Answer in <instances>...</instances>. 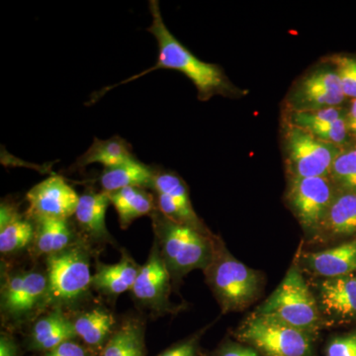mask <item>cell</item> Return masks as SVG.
I'll return each instance as SVG.
<instances>
[{
  "label": "cell",
  "mask_w": 356,
  "mask_h": 356,
  "mask_svg": "<svg viewBox=\"0 0 356 356\" xmlns=\"http://www.w3.org/2000/svg\"><path fill=\"white\" fill-rule=\"evenodd\" d=\"M149 8L153 16V22L147 31L151 33L158 42L159 58L158 62L154 67H149L140 74L125 79L116 86L103 88L102 91L96 93V96L90 99V103L99 99L107 91L112 88L126 84L147 76L149 72L158 70H175L182 72L195 86L198 91L199 99L205 102L214 95L229 96L235 95L236 88L229 83L228 77L224 74L219 65L209 64L199 60L193 55L186 47L180 43L172 32L166 27L165 21L161 16L159 1L151 0L149 1Z\"/></svg>",
  "instance_id": "cell-1"
},
{
  "label": "cell",
  "mask_w": 356,
  "mask_h": 356,
  "mask_svg": "<svg viewBox=\"0 0 356 356\" xmlns=\"http://www.w3.org/2000/svg\"><path fill=\"white\" fill-rule=\"evenodd\" d=\"M152 218L156 242L170 273L178 275L210 266L216 243L209 236L188 225L168 219L158 208Z\"/></svg>",
  "instance_id": "cell-2"
},
{
  "label": "cell",
  "mask_w": 356,
  "mask_h": 356,
  "mask_svg": "<svg viewBox=\"0 0 356 356\" xmlns=\"http://www.w3.org/2000/svg\"><path fill=\"white\" fill-rule=\"evenodd\" d=\"M255 313L270 316L313 336L322 325L317 299L296 266L289 269L280 286Z\"/></svg>",
  "instance_id": "cell-3"
},
{
  "label": "cell",
  "mask_w": 356,
  "mask_h": 356,
  "mask_svg": "<svg viewBox=\"0 0 356 356\" xmlns=\"http://www.w3.org/2000/svg\"><path fill=\"white\" fill-rule=\"evenodd\" d=\"M206 274L224 313L247 308L261 291L259 273L232 257L226 250L218 248L217 245Z\"/></svg>",
  "instance_id": "cell-4"
},
{
  "label": "cell",
  "mask_w": 356,
  "mask_h": 356,
  "mask_svg": "<svg viewBox=\"0 0 356 356\" xmlns=\"http://www.w3.org/2000/svg\"><path fill=\"white\" fill-rule=\"evenodd\" d=\"M238 339L261 356H312L313 334L254 313L238 329Z\"/></svg>",
  "instance_id": "cell-5"
},
{
  "label": "cell",
  "mask_w": 356,
  "mask_h": 356,
  "mask_svg": "<svg viewBox=\"0 0 356 356\" xmlns=\"http://www.w3.org/2000/svg\"><path fill=\"white\" fill-rule=\"evenodd\" d=\"M284 147L289 178L330 177L332 163L343 149L291 124L285 130Z\"/></svg>",
  "instance_id": "cell-6"
},
{
  "label": "cell",
  "mask_w": 356,
  "mask_h": 356,
  "mask_svg": "<svg viewBox=\"0 0 356 356\" xmlns=\"http://www.w3.org/2000/svg\"><path fill=\"white\" fill-rule=\"evenodd\" d=\"M46 302L69 303L83 296L92 282L88 257L83 248H67L47 259Z\"/></svg>",
  "instance_id": "cell-7"
},
{
  "label": "cell",
  "mask_w": 356,
  "mask_h": 356,
  "mask_svg": "<svg viewBox=\"0 0 356 356\" xmlns=\"http://www.w3.org/2000/svg\"><path fill=\"white\" fill-rule=\"evenodd\" d=\"M337 191L330 177L289 178L288 204L306 232L320 233Z\"/></svg>",
  "instance_id": "cell-8"
},
{
  "label": "cell",
  "mask_w": 356,
  "mask_h": 356,
  "mask_svg": "<svg viewBox=\"0 0 356 356\" xmlns=\"http://www.w3.org/2000/svg\"><path fill=\"white\" fill-rule=\"evenodd\" d=\"M346 100L337 70L330 62L299 79L290 92L288 108L289 111H307L343 107Z\"/></svg>",
  "instance_id": "cell-9"
},
{
  "label": "cell",
  "mask_w": 356,
  "mask_h": 356,
  "mask_svg": "<svg viewBox=\"0 0 356 356\" xmlns=\"http://www.w3.org/2000/svg\"><path fill=\"white\" fill-rule=\"evenodd\" d=\"M48 277L39 271L11 274L1 289V309L7 317L21 320L28 317L46 301Z\"/></svg>",
  "instance_id": "cell-10"
},
{
  "label": "cell",
  "mask_w": 356,
  "mask_h": 356,
  "mask_svg": "<svg viewBox=\"0 0 356 356\" xmlns=\"http://www.w3.org/2000/svg\"><path fill=\"white\" fill-rule=\"evenodd\" d=\"M26 199L29 203L28 214L33 219L67 220L76 213L79 195L64 178L53 175L30 189Z\"/></svg>",
  "instance_id": "cell-11"
},
{
  "label": "cell",
  "mask_w": 356,
  "mask_h": 356,
  "mask_svg": "<svg viewBox=\"0 0 356 356\" xmlns=\"http://www.w3.org/2000/svg\"><path fill=\"white\" fill-rule=\"evenodd\" d=\"M289 123L311 133L318 139L339 147L353 144L348 123L346 106L332 108L289 111Z\"/></svg>",
  "instance_id": "cell-12"
},
{
  "label": "cell",
  "mask_w": 356,
  "mask_h": 356,
  "mask_svg": "<svg viewBox=\"0 0 356 356\" xmlns=\"http://www.w3.org/2000/svg\"><path fill=\"white\" fill-rule=\"evenodd\" d=\"M318 306L327 322L343 325L356 323V276L327 278L320 283Z\"/></svg>",
  "instance_id": "cell-13"
},
{
  "label": "cell",
  "mask_w": 356,
  "mask_h": 356,
  "mask_svg": "<svg viewBox=\"0 0 356 356\" xmlns=\"http://www.w3.org/2000/svg\"><path fill=\"white\" fill-rule=\"evenodd\" d=\"M170 276L158 243L154 241L146 264L140 267L139 273L131 291L143 305L153 310L165 308L170 292Z\"/></svg>",
  "instance_id": "cell-14"
},
{
  "label": "cell",
  "mask_w": 356,
  "mask_h": 356,
  "mask_svg": "<svg viewBox=\"0 0 356 356\" xmlns=\"http://www.w3.org/2000/svg\"><path fill=\"white\" fill-rule=\"evenodd\" d=\"M312 273L327 278L341 277L356 273V238L334 247L312 252L305 257Z\"/></svg>",
  "instance_id": "cell-15"
},
{
  "label": "cell",
  "mask_w": 356,
  "mask_h": 356,
  "mask_svg": "<svg viewBox=\"0 0 356 356\" xmlns=\"http://www.w3.org/2000/svg\"><path fill=\"white\" fill-rule=\"evenodd\" d=\"M321 232L334 241L356 238V193L337 191Z\"/></svg>",
  "instance_id": "cell-16"
},
{
  "label": "cell",
  "mask_w": 356,
  "mask_h": 356,
  "mask_svg": "<svg viewBox=\"0 0 356 356\" xmlns=\"http://www.w3.org/2000/svg\"><path fill=\"white\" fill-rule=\"evenodd\" d=\"M76 337L74 322L58 308L33 325L30 348L47 353L65 341H74Z\"/></svg>",
  "instance_id": "cell-17"
},
{
  "label": "cell",
  "mask_w": 356,
  "mask_h": 356,
  "mask_svg": "<svg viewBox=\"0 0 356 356\" xmlns=\"http://www.w3.org/2000/svg\"><path fill=\"white\" fill-rule=\"evenodd\" d=\"M35 229L31 221L23 217L13 205L1 203L0 207V252L13 254L34 241Z\"/></svg>",
  "instance_id": "cell-18"
},
{
  "label": "cell",
  "mask_w": 356,
  "mask_h": 356,
  "mask_svg": "<svg viewBox=\"0 0 356 356\" xmlns=\"http://www.w3.org/2000/svg\"><path fill=\"white\" fill-rule=\"evenodd\" d=\"M110 204L106 192L89 191L79 196L76 219L81 228L95 240L109 238L105 217Z\"/></svg>",
  "instance_id": "cell-19"
},
{
  "label": "cell",
  "mask_w": 356,
  "mask_h": 356,
  "mask_svg": "<svg viewBox=\"0 0 356 356\" xmlns=\"http://www.w3.org/2000/svg\"><path fill=\"white\" fill-rule=\"evenodd\" d=\"M156 172L149 165L140 163L134 156L121 165L105 168L100 182L106 193L120 191L126 187H153Z\"/></svg>",
  "instance_id": "cell-20"
},
{
  "label": "cell",
  "mask_w": 356,
  "mask_h": 356,
  "mask_svg": "<svg viewBox=\"0 0 356 356\" xmlns=\"http://www.w3.org/2000/svg\"><path fill=\"white\" fill-rule=\"evenodd\" d=\"M107 195L117 211L122 229L127 228L138 218L152 216L158 208L153 195L142 187H126Z\"/></svg>",
  "instance_id": "cell-21"
},
{
  "label": "cell",
  "mask_w": 356,
  "mask_h": 356,
  "mask_svg": "<svg viewBox=\"0 0 356 356\" xmlns=\"http://www.w3.org/2000/svg\"><path fill=\"white\" fill-rule=\"evenodd\" d=\"M139 270L140 267L138 268L130 257H124L115 264H99L92 275L91 285L107 294H122L132 290Z\"/></svg>",
  "instance_id": "cell-22"
},
{
  "label": "cell",
  "mask_w": 356,
  "mask_h": 356,
  "mask_svg": "<svg viewBox=\"0 0 356 356\" xmlns=\"http://www.w3.org/2000/svg\"><path fill=\"white\" fill-rule=\"evenodd\" d=\"M133 158L131 145L118 136L107 140L95 138L92 145L77 159L74 165L83 168L91 163H102L105 168H110Z\"/></svg>",
  "instance_id": "cell-23"
},
{
  "label": "cell",
  "mask_w": 356,
  "mask_h": 356,
  "mask_svg": "<svg viewBox=\"0 0 356 356\" xmlns=\"http://www.w3.org/2000/svg\"><path fill=\"white\" fill-rule=\"evenodd\" d=\"M35 229L34 252L51 255L69 248L72 234L69 222L57 218H37Z\"/></svg>",
  "instance_id": "cell-24"
},
{
  "label": "cell",
  "mask_w": 356,
  "mask_h": 356,
  "mask_svg": "<svg viewBox=\"0 0 356 356\" xmlns=\"http://www.w3.org/2000/svg\"><path fill=\"white\" fill-rule=\"evenodd\" d=\"M72 322L77 337L90 348H99L111 334L115 321L109 312L95 308L81 314Z\"/></svg>",
  "instance_id": "cell-25"
},
{
  "label": "cell",
  "mask_w": 356,
  "mask_h": 356,
  "mask_svg": "<svg viewBox=\"0 0 356 356\" xmlns=\"http://www.w3.org/2000/svg\"><path fill=\"white\" fill-rule=\"evenodd\" d=\"M102 356H145L144 327L129 321L110 337Z\"/></svg>",
  "instance_id": "cell-26"
},
{
  "label": "cell",
  "mask_w": 356,
  "mask_h": 356,
  "mask_svg": "<svg viewBox=\"0 0 356 356\" xmlns=\"http://www.w3.org/2000/svg\"><path fill=\"white\" fill-rule=\"evenodd\" d=\"M153 187L156 194L168 195L184 210L193 228L204 232L200 220L192 208L188 189L181 178L172 172H156Z\"/></svg>",
  "instance_id": "cell-27"
},
{
  "label": "cell",
  "mask_w": 356,
  "mask_h": 356,
  "mask_svg": "<svg viewBox=\"0 0 356 356\" xmlns=\"http://www.w3.org/2000/svg\"><path fill=\"white\" fill-rule=\"evenodd\" d=\"M330 178L337 191L356 193V145L343 147L332 163Z\"/></svg>",
  "instance_id": "cell-28"
},
{
  "label": "cell",
  "mask_w": 356,
  "mask_h": 356,
  "mask_svg": "<svg viewBox=\"0 0 356 356\" xmlns=\"http://www.w3.org/2000/svg\"><path fill=\"white\" fill-rule=\"evenodd\" d=\"M337 70L341 88L348 99H356V55L334 56L330 60Z\"/></svg>",
  "instance_id": "cell-29"
},
{
  "label": "cell",
  "mask_w": 356,
  "mask_h": 356,
  "mask_svg": "<svg viewBox=\"0 0 356 356\" xmlns=\"http://www.w3.org/2000/svg\"><path fill=\"white\" fill-rule=\"evenodd\" d=\"M325 356H356V327L332 337L325 348Z\"/></svg>",
  "instance_id": "cell-30"
},
{
  "label": "cell",
  "mask_w": 356,
  "mask_h": 356,
  "mask_svg": "<svg viewBox=\"0 0 356 356\" xmlns=\"http://www.w3.org/2000/svg\"><path fill=\"white\" fill-rule=\"evenodd\" d=\"M198 337H192L184 343L172 346L159 356H196L198 351Z\"/></svg>",
  "instance_id": "cell-31"
},
{
  "label": "cell",
  "mask_w": 356,
  "mask_h": 356,
  "mask_svg": "<svg viewBox=\"0 0 356 356\" xmlns=\"http://www.w3.org/2000/svg\"><path fill=\"white\" fill-rule=\"evenodd\" d=\"M44 356H88V353L81 344L74 341H69L47 351Z\"/></svg>",
  "instance_id": "cell-32"
},
{
  "label": "cell",
  "mask_w": 356,
  "mask_h": 356,
  "mask_svg": "<svg viewBox=\"0 0 356 356\" xmlns=\"http://www.w3.org/2000/svg\"><path fill=\"white\" fill-rule=\"evenodd\" d=\"M215 356H261L254 348L242 344L227 343L217 351Z\"/></svg>",
  "instance_id": "cell-33"
},
{
  "label": "cell",
  "mask_w": 356,
  "mask_h": 356,
  "mask_svg": "<svg viewBox=\"0 0 356 356\" xmlns=\"http://www.w3.org/2000/svg\"><path fill=\"white\" fill-rule=\"evenodd\" d=\"M346 123L351 140L356 145V99L350 100L346 106Z\"/></svg>",
  "instance_id": "cell-34"
},
{
  "label": "cell",
  "mask_w": 356,
  "mask_h": 356,
  "mask_svg": "<svg viewBox=\"0 0 356 356\" xmlns=\"http://www.w3.org/2000/svg\"><path fill=\"white\" fill-rule=\"evenodd\" d=\"M0 356H20L17 344L6 334H2L0 339Z\"/></svg>",
  "instance_id": "cell-35"
},
{
  "label": "cell",
  "mask_w": 356,
  "mask_h": 356,
  "mask_svg": "<svg viewBox=\"0 0 356 356\" xmlns=\"http://www.w3.org/2000/svg\"><path fill=\"white\" fill-rule=\"evenodd\" d=\"M355 276H356V273H355Z\"/></svg>",
  "instance_id": "cell-36"
}]
</instances>
